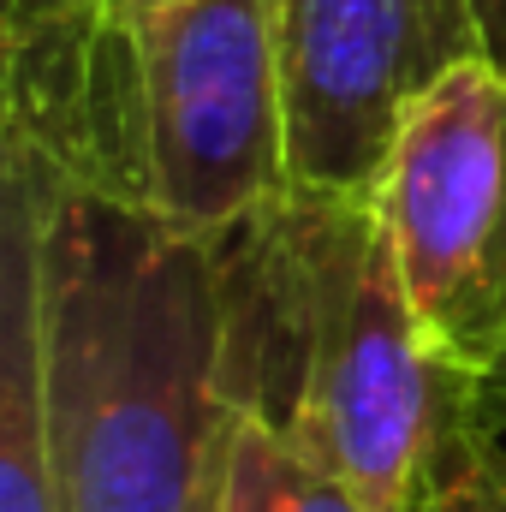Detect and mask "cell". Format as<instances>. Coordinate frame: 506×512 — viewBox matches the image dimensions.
Returning <instances> with one entry per match:
<instances>
[{"label": "cell", "instance_id": "10", "mask_svg": "<svg viewBox=\"0 0 506 512\" xmlns=\"http://www.w3.org/2000/svg\"><path fill=\"white\" fill-rule=\"evenodd\" d=\"M477 18H483V36H489V60L506 66V0H477Z\"/></svg>", "mask_w": 506, "mask_h": 512}, {"label": "cell", "instance_id": "11", "mask_svg": "<svg viewBox=\"0 0 506 512\" xmlns=\"http://www.w3.org/2000/svg\"><path fill=\"white\" fill-rule=\"evenodd\" d=\"M120 6H137V0H120Z\"/></svg>", "mask_w": 506, "mask_h": 512}, {"label": "cell", "instance_id": "9", "mask_svg": "<svg viewBox=\"0 0 506 512\" xmlns=\"http://www.w3.org/2000/svg\"><path fill=\"white\" fill-rule=\"evenodd\" d=\"M471 417L506 435V364H501V370H489L483 382L471 387Z\"/></svg>", "mask_w": 506, "mask_h": 512}, {"label": "cell", "instance_id": "5", "mask_svg": "<svg viewBox=\"0 0 506 512\" xmlns=\"http://www.w3.org/2000/svg\"><path fill=\"white\" fill-rule=\"evenodd\" d=\"M286 161L310 191H376L405 114L489 60L477 0H274Z\"/></svg>", "mask_w": 506, "mask_h": 512}, {"label": "cell", "instance_id": "6", "mask_svg": "<svg viewBox=\"0 0 506 512\" xmlns=\"http://www.w3.org/2000/svg\"><path fill=\"white\" fill-rule=\"evenodd\" d=\"M0 512H66L42 399L36 197L12 173H0Z\"/></svg>", "mask_w": 506, "mask_h": 512}, {"label": "cell", "instance_id": "1", "mask_svg": "<svg viewBox=\"0 0 506 512\" xmlns=\"http://www.w3.org/2000/svg\"><path fill=\"white\" fill-rule=\"evenodd\" d=\"M36 197L42 399L66 512H215L245 405L221 239L66 191L0 149Z\"/></svg>", "mask_w": 506, "mask_h": 512}, {"label": "cell", "instance_id": "7", "mask_svg": "<svg viewBox=\"0 0 506 512\" xmlns=\"http://www.w3.org/2000/svg\"><path fill=\"white\" fill-rule=\"evenodd\" d=\"M215 512H376V507L358 489H346L334 471H322L268 411L239 405Z\"/></svg>", "mask_w": 506, "mask_h": 512}, {"label": "cell", "instance_id": "3", "mask_svg": "<svg viewBox=\"0 0 506 512\" xmlns=\"http://www.w3.org/2000/svg\"><path fill=\"white\" fill-rule=\"evenodd\" d=\"M292 191L274 0L131 6V209L227 239Z\"/></svg>", "mask_w": 506, "mask_h": 512}, {"label": "cell", "instance_id": "2", "mask_svg": "<svg viewBox=\"0 0 506 512\" xmlns=\"http://www.w3.org/2000/svg\"><path fill=\"white\" fill-rule=\"evenodd\" d=\"M221 251L245 405L376 512H417L429 453L471 387L411 310L376 191L292 185Z\"/></svg>", "mask_w": 506, "mask_h": 512}, {"label": "cell", "instance_id": "4", "mask_svg": "<svg viewBox=\"0 0 506 512\" xmlns=\"http://www.w3.org/2000/svg\"><path fill=\"white\" fill-rule=\"evenodd\" d=\"M376 209L429 346L477 387L506 364V66L471 60L405 114Z\"/></svg>", "mask_w": 506, "mask_h": 512}, {"label": "cell", "instance_id": "8", "mask_svg": "<svg viewBox=\"0 0 506 512\" xmlns=\"http://www.w3.org/2000/svg\"><path fill=\"white\" fill-rule=\"evenodd\" d=\"M417 512H506V435L477 423L471 405L435 441Z\"/></svg>", "mask_w": 506, "mask_h": 512}]
</instances>
